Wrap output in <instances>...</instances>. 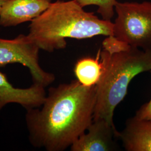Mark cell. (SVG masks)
Here are the masks:
<instances>
[{"instance_id": "52a82bcc", "label": "cell", "mask_w": 151, "mask_h": 151, "mask_svg": "<svg viewBox=\"0 0 151 151\" xmlns=\"http://www.w3.org/2000/svg\"><path fill=\"white\" fill-rule=\"evenodd\" d=\"M52 3V0H9L0 12V25L15 27L37 18Z\"/></svg>"}, {"instance_id": "3957f363", "label": "cell", "mask_w": 151, "mask_h": 151, "mask_svg": "<svg viewBox=\"0 0 151 151\" xmlns=\"http://www.w3.org/2000/svg\"><path fill=\"white\" fill-rule=\"evenodd\" d=\"M76 1L52 2L31 22L27 34L40 49L48 52L63 49L66 38L82 39L113 35V23L87 12Z\"/></svg>"}, {"instance_id": "277c9868", "label": "cell", "mask_w": 151, "mask_h": 151, "mask_svg": "<svg viewBox=\"0 0 151 151\" xmlns=\"http://www.w3.org/2000/svg\"><path fill=\"white\" fill-rule=\"evenodd\" d=\"M113 36L130 46L151 49V2H117Z\"/></svg>"}, {"instance_id": "7c38bea8", "label": "cell", "mask_w": 151, "mask_h": 151, "mask_svg": "<svg viewBox=\"0 0 151 151\" xmlns=\"http://www.w3.org/2000/svg\"><path fill=\"white\" fill-rule=\"evenodd\" d=\"M137 118L151 121V99L148 103L143 104L136 112Z\"/></svg>"}, {"instance_id": "ba28073f", "label": "cell", "mask_w": 151, "mask_h": 151, "mask_svg": "<svg viewBox=\"0 0 151 151\" xmlns=\"http://www.w3.org/2000/svg\"><path fill=\"white\" fill-rule=\"evenodd\" d=\"M45 88L35 83L27 88H16L0 71V110L10 103L20 104L27 110L39 108L43 104L47 96Z\"/></svg>"}, {"instance_id": "9c48e42d", "label": "cell", "mask_w": 151, "mask_h": 151, "mask_svg": "<svg viewBox=\"0 0 151 151\" xmlns=\"http://www.w3.org/2000/svg\"><path fill=\"white\" fill-rule=\"evenodd\" d=\"M117 137L125 151H151V121L130 118Z\"/></svg>"}, {"instance_id": "30bf717a", "label": "cell", "mask_w": 151, "mask_h": 151, "mask_svg": "<svg viewBox=\"0 0 151 151\" xmlns=\"http://www.w3.org/2000/svg\"><path fill=\"white\" fill-rule=\"evenodd\" d=\"M99 49L96 58L84 57L77 61L74 67L76 80L84 86H96L102 75Z\"/></svg>"}, {"instance_id": "8992f818", "label": "cell", "mask_w": 151, "mask_h": 151, "mask_svg": "<svg viewBox=\"0 0 151 151\" xmlns=\"http://www.w3.org/2000/svg\"><path fill=\"white\" fill-rule=\"evenodd\" d=\"M118 130L103 119L93 120L86 131L70 147L71 151H118Z\"/></svg>"}, {"instance_id": "7a4b0ae2", "label": "cell", "mask_w": 151, "mask_h": 151, "mask_svg": "<svg viewBox=\"0 0 151 151\" xmlns=\"http://www.w3.org/2000/svg\"><path fill=\"white\" fill-rule=\"evenodd\" d=\"M100 50L102 75L96 87L93 120L103 119L114 124L115 108L126 96L132 80L151 70V49L130 46L113 35L107 37Z\"/></svg>"}, {"instance_id": "8fae6325", "label": "cell", "mask_w": 151, "mask_h": 151, "mask_svg": "<svg viewBox=\"0 0 151 151\" xmlns=\"http://www.w3.org/2000/svg\"><path fill=\"white\" fill-rule=\"evenodd\" d=\"M81 6L84 7L89 5H96L99 9L97 12L100 14L103 20L111 21L113 17L116 0H76Z\"/></svg>"}, {"instance_id": "6da1fadb", "label": "cell", "mask_w": 151, "mask_h": 151, "mask_svg": "<svg viewBox=\"0 0 151 151\" xmlns=\"http://www.w3.org/2000/svg\"><path fill=\"white\" fill-rule=\"evenodd\" d=\"M96 87L77 80L50 87L43 104L27 110L25 119L32 146L65 150L86 131L93 119Z\"/></svg>"}, {"instance_id": "5b68a950", "label": "cell", "mask_w": 151, "mask_h": 151, "mask_svg": "<svg viewBox=\"0 0 151 151\" xmlns=\"http://www.w3.org/2000/svg\"><path fill=\"white\" fill-rule=\"evenodd\" d=\"M39 50L28 35L20 34L14 39L0 38V67L10 64H21L29 70L33 83L48 86L55 81V77L40 67Z\"/></svg>"}, {"instance_id": "4fadbf2b", "label": "cell", "mask_w": 151, "mask_h": 151, "mask_svg": "<svg viewBox=\"0 0 151 151\" xmlns=\"http://www.w3.org/2000/svg\"><path fill=\"white\" fill-rule=\"evenodd\" d=\"M9 0H0V12L2 10L3 7Z\"/></svg>"}]
</instances>
